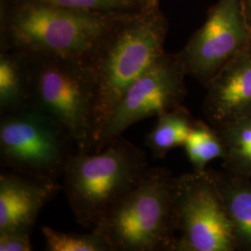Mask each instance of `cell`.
<instances>
[{"label":"cell","mask_w":251,"mask_h":251,"mask_svg":"<svg viewBox=\"0 0 251 251\" xmlns=\"http://www.w3.org/2000/svg\"><path fill=\"white\" fill-rule=\"evenodd\" d=\"M121 14L64 9L36 0H2L1 50L87 63Z\"/></svg>","instance_id":"obj_1"},{"label":"cell","mask_w":251,"mask_h":251,"mask_svg":"<svg viewBox=\"0 0 251 251\" xmlns=\"http://www.w3.org/2000/svg\"><path fill=\"white\" fill-rule=\"evenodd\" d=\"M168 32L160 8L122 13L87 61L95 85L94 142L126 90L166 53Z\"/></svg>","instance_id":"obj_2"},{"label":"cell","mask_w":251,"mask_h":251,"mask_svg":"<svg viewBox=\"0 0 251 251\" xmlns=\"http://www.w3.org/2000/svg\"><path fill=\"white\" fill-rule=\"evenodd\" d=\"M144 150L119 137L100 152L76 151L63 171V190L81 226H94L148 171Z\"/></svg>","instance_id":"obj_3"},{"label":"cell","mask_w":251,"mask_h":251,"mask_svg":"<svg viewBox=\"0 0 251 251\" xmlns=\"http://www.w3.org/2000/svg\"><path fill=\"white\" fill-rule=\"evenodd\" d=\"M174 177L149 168L139 184L93 226L113 251H172L177 235Z\"/></svg>","instance_id":"obj_4"},{"label":"cell","mask_w":251,"mask_h":251,"mask_svg":"<svg viewBox=\"0 0 251 251\" xmlns=\"http://www.w3.org/2000/svg\"><path fill=\"white\" fill-rule=\"evenodd\" d=\"M29 60L32 103L71 136L76 151L91 152L95 136V85L87 63L55 57Z\"/></svg>","instance_id":"obj_5"},{"label":"cell","mask_w":251,"mask_h":251,"mask_svg":"<svg viewBox=\"0 0 251 251\" xmlns=\"http://www.w3.org/2000/svg\"><path fill=\"white\" fill-rule=\"evenodd\" d=\"M75 146L71 136L34 103L1 116L0 160L8 171L57 180Z\"/></svg>","instance_id":"obj_6"},{"label":"cell","mask_w":251,"mask_h":251,"mask_svg":"<svg viewBox=\"0 0 251 251\" xmlns=\"http://www.w3.org/2000/svg\"><path fill=\"white\" fill-rule=\"evenodd\" d=\"M177 235L172 251H234L232 226L211 170L174 177Z\"/></svg>","instance_id":"obj_7"},{"label":"cell","mask_w":251,"mask_h":251,"mask_svg":"<svg viewBox=\"0 0 251 251\" xmlns=\"http://www.w3.org/2000/svg\"><path fill=\"white\" fill-rule=\"evenodd\" d=\"M186 71L178 53H166L126 90L97 135L91 152H100L136 123L182 104Z\"/></svg>","instance_id":"obj_8"},{"label":"cell","mask_w":251,"mask_h":251,"mask_svg":"<svg viewBox=\"0 0 251 251\" xmlns=\"http://www.w3.org/2000/svg\"><path fill=\"white\" fill-rule=\"evenodd\" d=\"M251 43L242 0H219L178 55L187 75L206 88Z\"/></svg>","instance_id":"obj_9"},{"label":"cell","mask_w":251,"mask_h":251,"mask_svg":"<svg viewBox=\"0 0 251 251\" xmlns=\"http://www.w3.org/2000/svg\"><path fill=\"white\" fill-rule=\"evenodd\" d=\"M60 189L57 180L1 171L0 233L30 234L40 212Z\"/></svg>","instance_id":"obj_10"},{"label":"cell","mask_w":251,"mask_h":251,"mask_svg":"<svg viewBox=\"0 0 251 251\" xmlns=\"http://www.w3.org/2000/svg\"><path fill=\"white\" fill-rule=\"evenodd\" d=\"M204 113L219 126L251 114V43L206 87Z\"/></svg>","instance_id":"obj_11"},{"label":"cell","mask_w":251,"mask_h":251,"mask_svg":"<svg viewBox=\"0 0 251 251\" xmlns=\"http://www.w3.org/2000/svg\"><path fill=\"white\" fill-rule=\"evenodd\" d=\"M232 226L236 251H251V178L212 171Z\"/></svg>","instance_id":"obj_12"},{"label":"cell","mask_w":251,"mask_h":251,"mask_svg":"<svg viewBox=\"0 0 251 251\" xmlns=\"http://www.w3.org/2000/svg\"><path fill=\"white\" fill-rule=\"evenodd\" d=\"M30 103H32V81L29 58L19 52L1 50V116L18 111Z\"/></svg>","instance_id":"obj_13"},{"label":"cell","mask_w":251,"mask_h":251,"mask_svg":"<svg viewBox=\"0 0 251 251\" xmlns=\"http://www.w3.org/2000/svg\"><path fill=\"white\" fill-rule=\"evenodd\" d=\"M196 119L182 104L156 117L144 144L154 157L163 159L171 150L183 147Z\"/></svg>","instance_id":"obj_14"},{"label":"cell","mask_w":251,"mask_h":251,"mask_svg":"<svg viewBox=\"0 0 251 251\" xmlns=\"http://www.w3.org/2000/svg\"><path fill=\"white\" fill-rule=\"evenodd\" d=\"M216 128L225 145L224 170L251 178V114Z\"/></svg>","instance_id":"obj_15"},{"label":"cell","mask_w":251,"mask_h":251,"mask_svg":"<svg viewBox=\"0 0 251 251\" xmlns=\"http://www.w3.org/2000/svg\"><path fill=\"white\" fill-rule=\"evenodd\" d=\"M194 171L203 172L207 165L225 156V145L217 128L203 120H196L183 145Z\"/></svg>","instance_id":"obj_16"},{"label":"cell","mask_w":251,"mask_h":251,"mask_svg":"<svg viewBox=\"0 0 251 251\" xmlns=\"http://www.w3.org/2000/svg\"><path fill=\"white\" fill-rule=\"evenodd\" d=\"M46 248L49 251H113L111 245L100 233H64L43 227Z\"/></svg>","instance_id":"obj_17"},{"label":"cell","mask_w":251,"mask_h":251,"mask_svg":"<svg viewBox=\"0 0 251 251\" xmlns=\"http://www.w3.org/2000/svg\"><path fill=\"white\" fill-rule=\"evenodd\" d=\"M62 7L64 9L102 12L123 13L144 9L138 0H36Z\"/></svg>","instance_id":"obj_18"},{"label":"cell","mask_w":251,"mask_h":251,"mask_svg":"<svg viewBox=\"0 0 251 251\" xmlns=\"http://www.w3.org/2000/svg\"><path fill=\"white\" fill-rule=\"evenodd\" d=\"M31 251L33 246L29 233H0V251Z\"/></svg>","instance_id":"obj_19"},{"label":"cell","mask_w":251,"mask_h":251,"mask_svg":"<svg viewBox=\"0 0 251 251\" xmlns=\"http://www.w3.org/2000/svg\"><path fill=\"white\" fill-rule=\"evenodd\" d=\"M242 5L247 23L251 29V0H242Z\"/></svg>","instance_id":"obj_20"},{"label":"cell","mask_w":251,"mask_h":251,"mask_svg":"<svg viewBox=\"0 0 251 251\" xmlns=\"http://www.w3.org/2000/svg\"><path fill=\"white\" fill-rule=\"evenodd\" d=\"M140 5L144 9H154L159 8L160 0H138Z\"/></svg>","instance_id":"obj_21"}]
</instances>
